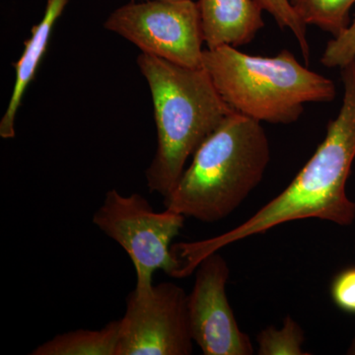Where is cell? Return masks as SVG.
<instances>
[{
	"label": "cell",
	"mask_w": 355,
	"mask_h": 355,
	"mask_svg": "<svg viewBox=\"0 0 355 355\" xmlns=\"http://www.w3.org/2000/svg\"><path fill=\"white\" fill-rule=\"evenodd\" d=\"M67 3L69 0H46L43 18L38 24L33 26L31 36L25 41L22 55L12 64L15 69V83L6 112L0 120L2 139H10L15 137V118L23 96L36 76L40 62L48 49L53 27L64 13Z\"/></svg>",
	"instance_id": "10"
},
{
	"label": "cell",
	"mask_w": 355,
	"mask_h": 355,
	"mask_svg": "<svg viewBox=\"0 0 355 355\" xmlns=\"http://www.w3.org/2000/svg\"><path fill=\"white\" fill-rule=\"evenodd\" d=\"M355 55V18L340 36L331 38L327 44L321 64L329 69L343 67Z\"/></svg>",
	"instance_id": "15"
},
{
	"label": "cell",
	"mask_w": 355,
	"mask_h": 355,
	"mask_svg": "<svg viewBox=\"0 0 355 355\" xmlns=\"http://www.w3.org/2000/svg\"><path fill=\"white\" fill-rule=\"evenodd\" d=\"M202 67L232 111L260 123H295L306 104L330 103L336 95L333 80L301 64L288 50L261 57L224 44L203 51Z\"/></svg>",
	"instance_id": "3"
},
{
	"label": "cell",
	"mask_w": 355,
	"mask_h": 355,
	"mask_svg": "<svg viewBox=\"0 0 355 355\" xmlns=\"http://www.w3.org/2000/svg\"><path fill=\"white\" fill-rule=\"evenodd\" d=\"M193 343L188 294L181 286L162 282L128 294L116 355H190Z\"/></svg>",
	"instance_id": "7"
},
{
	"label": "cell",
	"mask_w": 355,
	"mask_h": 355,
	"mask_svg": "<svg viewBox=\"0 0 355 355\" xmlns=\"http://www.w3.org/2000/svg\"><path fill=\"white\" fill-rule=\"evenodd\" d=\"M260 2L263 10L272 16L280 29L288 30L293 35L306 64H309L310 44L307 37V26L294 11L291 0H260Z\"/></svg>",
	"instance_id": "14"
},
{
	"label": "cell",
	"mask_w": 355,
	"mask_h": 355,
	"mask_svg": "<svg viewBox=\"0 0 355 355\" xmlns=\"http://www.w3.org/2000/svg\"><path fill=\"white\" fill-rule=\"evenodd\" d=\"M347 354L355 355V336H354V340H352V345H350V347L349 349V352H347Z\"/></svg>",
	"instance_id": "17"
},
{
	"label": "cell",
	"mask_w": 355,
	"mask_h": 355,
	"mask_svg": "<svg viewBox=\"0 0 355 355\" xmlns=\"http://www.w3.org/2000/svg\"><path fill=\"white\" fill-rule=\"evenodd\" d=\"M355 0H291V6L306 26H315L333 38L350 25L349 12Z\"/></svg>",
	"instance_id": "12"
},
{
	"label": "cell",
	"mask_w": 355,
	"mask_h": 355,
	"mask_svg": "<svg viewBox=\"0 0 355 355\" xmlns=\"http://www.w3.org/2000/svg\"><path fill=\"white\" fill-rule=\"evenodd\" d=\"M198 4L207 49L245 46L265 27L260 0H200Z\"/></svg>",
	"instance_id": "9"
},
{
	"label": "cell",
	"mask_w": 355,
	"mask_h": 355,
	"mask_svg": "<svg viewBox=\"0 0 355 355\" xmlns=\"http://www.w3.org/2000/svg\"><path fill=\"white\" fill-rule=\"evenodd\" d=\"M137 65L153 98L157 149L146 171L151 193L167 197L198 146L232 113L203 67H181L141 53Z\"/></svg>",
	"instance_id": "2"
},
{
	"label": "cell",
	"mask_w": 355,
	"mask_h": 355,
	"mask_svg": "<svg viewBox=\"0 0 355 355\" xmlns=\"http://www.w3.org/2000/svg\"><path fill=\"white\" fill-rule=\"evenodd\" d=\"M270 160L261 123L232 112L193 153L165 209L205 223L227 218L263 181Z\"/></svg>",
	"instance_id": "1"
},
{
	"label": "cell",
	"mask_w": 355,
	"mask_h": 355,
	"mask_svg": "<svg viewBox=\"0 0 355 355\" xmlns=\"http://www.w3.org/2000/svg\"><path fill=\"white\" fill-rule=\"evenodd\" d=\"M186 217L166 209L156 212L146 198L135 193L107 191L93 224L128 254L137 273V292L153 288V275L161 270L176 277L182 261L172 251V241L184 227Z\"/></svg>",
	"instance_id": "5"
},
{
	"label": "cell",
	"mask_w": 355,
	"mask_h": 355,
	"mask_svg": "<svg viewBox=\"0 0 355 355\" xmlns=\"http://www.w3.org/2000/svg\"><path fill=\"white\" fill-rule=\"evenodd\" d=\"M120 320H114L100 330L71 331L42 343L32 355H116Z\"/></svg>",
	"instance_id": "11"
},
{
	"label": "cell",
	"mask_w": 355,
	"mask_h": 355,
	"mask_svg": "<svg viewBox=\"0 0 355 355\" xmlns=\"http://www.w3.org/2000/svg\"><path fill=\"white\" fill-rule=\"evenodd\" d=\"M342 107L329 121L312 157L279 196L268 203L277 223L316 218L340 226L355 220L347 183L355 159V55L340 67Z\"/></svg>",
	"instance_id": "4"
},
{
	"label": "cell",
	"mask_w": 355,
	"mask_h": 355,
	"mask_svg": "<svg viewBox=\"0 0 355 355\" xmlns=\"http://www.w3.org/2000/svg\"><path fill=\"white\" fill-rule=\"evenodd\" d=\"M104 28L141 53L190 69L202 67L205 43L198 2L140 0L110 14Z\"/></svg>",
	"instance_id": "6"
},
{
	"label": "cell",
	"mask_w": 355,
	"mask_h": 355,
	"mask_svg": "<svg viewBox=\"0 0 355 355\" xmlns=\"http://www.w3.org/2000/svg\"><path fill=\"white\" fill-rule=\"evenodd\" d=\"M259 355H307L302 349L304 331L291 316L284 319L282 328L268 327L257 335Z\"/></svg>",
	"instance_id": "13"
},
{
	"label": "cell",
	"mask_w": 355,
	"mask_h": 355,
	"mask_svg": "<svg viewBox=\"0 0 355 355\" xmlns=\"http://www.w3.org/2000/svg\"><path fill=\"white\" fill-rule=\"evenodd\" d=\"M195 284L188 294L191 338L205 355H252L251 338L240 330L229 303L227 261L218 252L198 266Z\"/></svg>",
	"instance_id": "8"
},
{
	"label": "cell",
	"mask_w": 355,
	"mask_h": 355,
	"mask_svg": "<svg viewBox=\"0 0 355 355\" xmlns=\"http://www.w3.org/2000/svg\"><path fill=\"white\" fill-rule=\"evenodd\" d=\"M354 248H355V245H354Z\"/></svg>",
	"instance_id": "18"
},
{
	"label": "cell",
	"mask_w": 355,
	"mask_h": 355,
	"mask_svg": "<svg viewBox=\"0 0 355 355\" xmlns=\"http://www.w3.org/2000/svg\"><path fill=\"white\" fill-rule=\"evenodd\" d=\"M331 296L336 307L355 314V266L336 275L331 284Z\"/></svg>",
	"instance_id": "16"
}]
</instances>
